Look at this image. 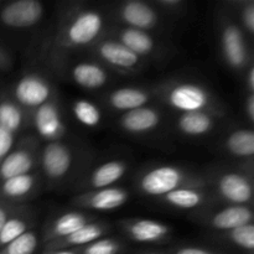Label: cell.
<instances>
[{
	"label": "cell",
	"mask_w": 254,
	"mask_h": 254,
	"mask_svg": "<svg viewBox=\"0 0 254 254\" xmlns=\"http://www.w3.org/2000/svg\"><path fill=\"white\" fill-rule=\"evenodd\" d=\"M107 17L96 7H76L62 17L55 36L54 45L62 54L89 49L104 36Z\"/></svg>",
	"instance_id": "6da1fadb"
},
{
	"label": "cell",
	"mask_w": 254,
	"mask_h": 254,
	"mask_svg": "<svg viewBox=\"0 0 254 254\" xmlns=\"http://www.w3.org/2000/svg\"><path fill=\"white\" fill-rule=\"evenodd\" d=\"M154 97L179 114L212 112L225 116L223 106L217 97L198 82L181 79L163 82L154 88Z\"/></svg>",
	"instance_id": "7a4b0ae2"
},
{
	"label": "cell",
	"mask_w": 254,
	"mask_h": 254,
	"mask_svg": "<svg viewBox=\"0 0 254 254\" xmlns=\"http://www.w3.org/2000/svg\"><path fill=\"white\" fill-rule=\"evenodd\" d=\"M188 186L208 188L206 176L178 165H156L144 170L136 179L141 195L160 198L166 193Z\"/></svg>",
	"instance_id": "3957f363"
},
{
	"label": "cell",
	"mask_w": 254,
	"mask_h": 254,
	"mask_svg": "<svg viewBox=\"0 0 254 254\" xmlns=\"http://www.w3.org/2000/svg\"><path fill=\"white\" fill-rule=\"evenodd\" d=\"M211 193L226 205L252 206L253 173L248 169H221L206 176Z\"/></svg>",
	"instance_id": "277c9868"
},
{
	"label": "cell",
	"mask_w": 254,
	"mask_h": 254,
	"mask_svg": "<svg viewBox=\"0 0 254 254\" xmlns=\"http://www.w3.org/2000/svg\"><path fill=\"white\" fill-rule=\"evenodd\" d=\"M247 36L237 20L222 15L218 21L220 50L225 64L232 71L243 73L253 64L252 51Z\"/></svg>",
	"instance_id": "5b68a950"
},
{
	"label": "cell",
	"mask_w": 254,
	"mask_h": 254,
	"mask_svg": "<svg viewBox=\"0 0 254 254\" xmlns=\"http://www.w3.org/2000/svg\"><path fill=\"white\" fill-rule=\"evenodd\" d=\"M78 156L76 149L64 140L46 143L40 149L39 169L50 186L66 183L76 169Z\"/></svg>",
	"instance_id": "8992f818"
},
{
	"label": "cell",
	"mask_w": 254,
	"mask_h": 254,
	"mask_svg": "<svg viewBox=\"0 0 254 254\" xmlns=\"http://www.w3.org/2000/svg\"><path fill=\"white\" fill-rule=\"evenodd\" d=\"M94 60L107 69L119 73H135L140 71L145 61L127 49L124 45L111 36H103L89 47Z\"/></svg>",
	"instance_id": "52a82bcc"
},
{
	"label": "cell",
	"mask_w": 254,
	"mask_h": 254,
	"mask_svg": "<svg viewBox=\"0 0 254 254\" xmlns=\"http://www.w3.org/2000/svg\"><path fill=\"white\" fill-rule=\"evenodd\" d=\"M55 94H57L56 89L51 81L39 72L24 73L11 89V98L30 113L50 101Z\"/></svg>",
	"instance_id": "ba28073f"
},
{
	"label": "cell",
	"mask_w": 254,
	"mask_h": 254,
	"mask_svg": "<svg viewBox=\"0 0 254 254\" xmlns=\"http://www.w3.org/2000/svg\"><path fill=\"white\" fill-rule=\"evenodd\" d=\"M40 145L36 138L24 136L0 164V183L39 169Z\"/></svg>",
	"instance_id": "9c48e42d"
},
{
	"label": "cell",
	"mask_w": 254,
	"mask_h": 254,
	"mask_svg": "<svg viewBox=\"0 0 254 254\" xmlns=\"http://www.w3.org/2000/svg\"><path fill=\"white\" fill-rule=\"evenodd\" d=\"M200 225L216 233L253 223L252 206L226 205L221 208H203L193 215Z\"/></svg>",
	"instance_id": "30bf717a"
},
{
	"label": "cell",
	"mask_w": 254,
	"mask_h": 254,
	"mask_svg": "<svg viewBox=\"0 0 254 254\" xmlns=\"http://www.w3.org/2000/svg\"><path fill=\"white\" fill-rule=\"evenodd\" d=\"M30 124L34 127L37 136L46 143L64 139L67 127L57 94L30 113Z\"/></svg>",
	"instance_id": "8fae6325"
},
{
	"label": "cell",
	"mask_w": 254,
	"mask_h": 254,
	"mask_svg": "<svg viewBox=\"0 0 254 254\" xmlns=\"http://www.w3.org/2000/svg\"><path fill=\"white\" fill-rule=\"evenodd\" d=\"M114 15L121 26L143 31L151 32L160 25V14L150 1L126 0L117 4Z\"/></svg>",
	"instance_id": "7c38bea8"
},
{
	"label": "cell",
	"mask_w": 254,
	"mask_h": 254,
	"mask_svg": "<svg viewBox=\"0 0 254 254\" xmlns=\"http://www.w3.org/2000/svg\"><path fill=\"white\" fill-rule=\"evenodd\" d=\"M119 226L129 240L143 245H161L173 236L170 225L150 218H128L121 221Z\"/></svg>",
	"instance_id": "4fadbf2b"
},
{
	"label": "cell",
	"mask_w": 254,
	"mask_h": 254,
	"mask_svg": "<svg viewBox=\"0 0 254 254\" xmlns=\"http://www.w3.org/2000/svg\"><path fill=\"white\" fill-rule=\"evenodd\" d=\"M130 198L128 189L122 186L83 191L72 198V205L92 211H113L126 205Z\"/></svg>",
	"instance_id": "5bb4252c"
},
{
	"label": "cell",
	"mask_w": 254,
	"mask_h": 254,
	"mask_svg": "<svg viewBox=\"0 0 254 254\" xmlns=\"http://www.w3.org/2000/svg\"><path fill=\"white\" fill-rule=\"evenodd\" d=\"M45 6L39 0H15L0 10V22L10 29H29L42 20Z\"/></svg>",
	"instance_id": "9a60e30c"
},
{
	"label": "cell",
	"mask_w": 254,
	"mask_h": 254,
	"mask_svg": "<svg viewBox=\"0 0 254 254\" xmlns=\"http://www.w3.org/2000/svg\"><path fill=\"white\" fill-rule=\"evenodd\" d=\"M108 36L116 39L144 61L161 54L160 42L148 31L119 25L109 32Z\"/></svg>",
	"instance_id": "2e32d148"
},
{
	"label": "cell",
	"mask_w": 254,
	"mask_h": 254,
	"mask_svg": "<svg viewBox=\"0 0 254 254\" xmlns=\"http://www.w3.org/2000/svg\"><path fill=\"white\" fill-rule=\"evenodd\" d=\"M42 176L40 173H30L0 183V201L24 205L22 202L31 200L41 190Z\"/></svg>",
	"instance_id": "e0dca14e"
},
{
	"label": "cell",
	"mask_w": 254,
	"mask_h": 254,
	"mask_svg": "<svg viewBox=\"0 0 254 254\" xmlns=\"http://www.w3.org/2000/svg\"><path fill=\"white\" fill-rule=\"evenodd\" d=\"M68 77L76 86L86 91H99L111 83V72L96 60L74 62L68 68Z\"/></svg>",
	"instance_id": "ac0fdd59"
},
{
	"label": "cell",
	"mask_w": 254,
	"mask_h": 254,
	"mask_svg": "<svg viewBox=\"0 0 254 254\" xmlns=\"http://www.w3.org/2000/svg\"><path fill=\"white\" fill-rule=\"evenodd\" d=\"M154 97V89L140 86H126L113 89L103 96V103L114 112H126L149 106Z\"/></svg>",
	"instance_id": "d6986e66"
},
{
	"label": "cell",
	"mask_w": 254,
	"mask_h": 254,
	"mask_svg": "<svg viewBox=\"0 0 254 254\" xmlns=\"http://www.w3.org/2000/svg\"><path fill=\"white\" fill-rule=\"evenodd\" d=\"M161 122L163 114L158 108L144 106L122 113L118 119V127L122 131L130 135H146L155 131Z\"/></svg>",
	"instance_id": "ffe728a7"
},
{
	"label": "cell",
	"mask_w": 254,
	"mask_h": 254,
	"mask_svg": "<svg viewBox=\"0 0 254 254\" xmlns=\"http://www.w3.org/2000/svg\"><path fill=\"white\" fill-rule=\"evenodd\" d=\"M159 201L175 210L200 211L207 208L215 201V197L208 188L188 186L161 196Z\"/></svg>",
	"instance_id": "44dd1931"
},
{
	"label": "cell",
	"mask_w": 254,
	"mask_h": 254,
	"mask_svg": "<svg viewBox=\"0 0 254 254\" xmlns=\"http://www.w3.org/2000/svg\"><path fill=\"white\" fill-rule=\"evenodd\" d=\"M96 221L93 215L84 211H68L64 212L61 215L55 216L54 218L47 222V225L44 228V240L45 245L54 242V241L61 240V238L67 237L71 233L76 232L83 226Z\"/></svg>",
	"instance_id": "7402d4cb"
},
{
	"label": "cell",
	"mask_w": 254,
	"mask_h": 254,
	"mask_svg": "<svg viewBox=\"0 0 254 254\" xmlns=\"http://www.w3.org/2000/svg\"><path fill=\"white\" fill-rule=\"evenodd\" d=\"M128 170L129 164L126 160L114 159V160L104 161L94 166L84 176V179H82L81 188L83 189V191H89L116 186V184L122 180Z\"/></svg>",
	"instance_id": "603a6c76"
},
{
	"label": "cell",
	"mask_w": 254,
	"mask_h": 254,
	"mask_svg": "<svg viewBox=\"0 0 254 254\" xmlns=\"http://www.w3.org/2000/svg\"><path fill=\"white\" fill-rule=\"evenodd\" d=\"M222 118V114L212 113V112L181 113L176 118V129L179 133L185 136L201 138L215 130L218 122Z\"/></svg>",
	"instance_id": "cb8c5ba5"
},
{
	"label": "cell",
	"mask_w": 254,
	"mask_h": 254,
	"mask_svg": "<svg viewBox=\"0 0 254 254\" xmlns=\"http://www.w3.org/2000/svg\"><path fill=\"white\" fill-rule=\"evenodd\" d=\"M109 231H111L109 223L96 220L81 227L76 232L71 233L67 237L54 241L49 245H45V248H50V250H77V248L89 245V243L94 242L99 238L106 237Z\"/></svg>",
	"instance_id": "d4e9b609"
},
{
	"label": "cell",
	"mask_w": 254,
	"mask_h": 254,
	"mask_svg": "<svg viewBox=\"0 0 254 254\" xmlns=\"http://www.w3.org/2000/svg\"><path fill=\"white\" fill-rule=\"evenodd\" d=\"M35 222H36V215L32 208L22 205L19 210L15 211L7 218L5 225L0 230V248L19 238L20 236L25 235L29 231L34 230Z\"/></svg>",
	"instance_id": "484cf974"
},
{
	"label": "cell",
	"mask_w": 254,
	"mask_h": 254,
	"mask_svg": "<svg viewBox=\"0 0 254 254\" xmlns=\"http://www.w3.org/2000/svg\"><path fill=\"white\" fill-rule=\"evenodd\" d=\"M223 150L233 158L252 161L254 155V133L252 128H238L226 135Z\"/></svg>",
	"instance_id": "4316f807"
},
{
	"label": "cell",
	"mask_w": 254,
	"mask_h": 254,
	"mask_svg": "<svg viewBox=\"0 0 254 254\" xmlns=\"http://www.w3.org/2000/svg\"><path fill=\"white\" fill-rule=\"evenodd\" d=\"M30 124V112L16 103L11 96L0 98V127L16 135Z\"/></svg>",
	"instance_id": "83f0119b"
},
{
	"label": "cell",
	"mask_w": 254,
	"mask_h": 254,
	"mask_svg": "<svg viewBox=\"0 0 254 254\" xmlns=\"http://www.w3.org/2000/svg\"><path fill=\"white\" fill-rule=\"evenodd\" d=\"M212 238L217 242L231 246L243 254H254V225L240 226L225 232L215 233Z\"/></svg>",
	"instance_id": "f1b7e54d"
},
{
	"label": "cell",
	"mask_w": 254,
	"mask_h": 254,
	"mask_svg": "<svg viewBox=\"0 0 254 254\" xmlns=\"http://www.w3.org/2000/svg\"><path fill=\"white\" fill-rule=\"evenodd\" d=\"M71 112L74 119L87 128H98L103 122V111L91 99H74L71 104Z\"/></svg>",
	"instance_id": "f546056e"
},
{
	"label": "cell",
	"mask_w": 254,
	"mask_h": 254,
	"mask_svg": "<svg viewBox=\"0 0 254 254\" xmlns=\"http://www.w3.org/2000/svg\"><path fill=\"white\" fill-rule=\"evenodd\" d=\"M39 233L31 230L0 248V254H34L39 247Z\"/></svg>",
	"instance_id": "4dcf8cb0"
},
{
	"label": "cell",
	"mask_w": 254,
	"mask_h": 254,
	"mask_svg": "<svg viewBox=\"0 0 254 254\" xmlns=\"http://www.w3.org/2000/svg\"><path fill=\"white\" fill-rule=\"evenodd\" d=\"M227 4L237 10V22L250 39L254 35V1L253 0H228Z\"/></svg>",
	"instance_id": "1f68e13d"
},
{
	"label": "cell",
	"mask_w": 254,
	"mask_h": 254,
	"mask_svg": "<svg viewBox=\"0 0 254 254\" xmlns=\"http://www.w3.org/2000/svg\"><path fill=\"white\" fill-rule=\"evenodd\" d=\"M76 251L79 254H121L124 251V243L113 237H102Z\"/></svg>",
	"instance_id": "d6a6232c"
},
{
	"label": "cell",
	"mask_w": 254,
	"mask_h": 254,
	"mask_svg": "<svg viewBox=\"0 0 254 254\" xmlns=\"http://www.w3.org/2000/svg\"><path fill=\"white\" fill-rule=\"evenodd\" d=\"M153 6L160 12L168 15H179L185 11L188 2L185 0H153L150 1Z\"/></svg>",
	"instance_id": "836d02e7"
},
{
	"label": "cell",
	"mask_w": 254,
	"mask_h": 254,
	"mask_svg": "<svg viewBox=\"0 0 254 254\" xmlns=\"http://www.w3.org/2000/svg\"><path fill=\"white\" fill-rule=\"evenodd\" d=\"M168 253L169 254H230L226 252H221V251L211 250V248H207V247H201V246H190V245L176 246V247L171 248Z\"/></svg>",
	"instance_id": "e575fe53"
},
{
	"label": "cell",
	"mask_w": 254,
	"mask_h": 254,
	"mask_svg": "<svg viewBox=\"0 0 254 254\" xmlns=\"http://www.w3.org/2000/svg\"><path fill=\"white\" fill-rule=\"evenodd\" d=\"M15 136L12 133L7 131L6 129L0 127V164L2 163L7 154L11 151L15 145Z\"/></svg>",
	"instance_id": "d590c367"
},
{
	"label": "cell",
	"mask_w": 254,
	"mask_h": 254,
	"mask_svg": "<svg viewBox=\"0 0 254 254\" xmlns=\"http://www.w3.org/2000/svg\"><path fill=\"white\" fill-rule=\"evenodd\" d=\"M22 205H12V203L4 202V201H0V230L2 228V226L5 225V222L7 221V218L15 212V211L19 210Z\"/></svg>",
	"instance_id": "8d00e7d4"
},
{
	"label": "cell",
	"mask_w": 254,
	"mask_h": 254,
	"mask_svg": "<svg viewBox=\"0 0 254 254\" xmlns=\"http://www.w3.org/2000/svg\"><path fill=\"white\" fill-rule=\"evenodd\" d=\"M245 114L250 123L254 121V93H246L245 96Z\"/></svg>",
	"instance_id": "74e56055"
},
{
	"label": "cell",
	"mask_w": 254,
	"mask_h": 254,
	"mask_svg": "<svg viewBox=\"0 0 254 254\" xmlns=\"http://www.w3.org/2000/svg\"><path fill=\"white\" fill-rule=\"evenodd\" d=\"M246 93H254V66L253 64L245 72Z\"/></svg>",
	"instance_id": "f35d334b"
},
{
	"label": "cell",
	"mask_w": 254,
	"mask_h": 254,
	"mask_svg": "<svg viewBox=\"0 0 254 254\" xmlns=\"http://www.w3.org/2000/svg\"><path fill=\"white\" fill-rule=\"evenodd\" d=\"M41 254H79L76 250H50L45 248V251Z\"/></svg>",
	"instance_id": "ab89813d"
},
{
	"label": "cell",
	"mask_w": 254,
	"mask_h": 254,
	"mask_svg": "<svg viewBox=\"0 0 254 254\" xmlns=\"http://www.w3.org/2000/svg\"><path fill=\"white\" fill-rule=\"evenodd\" d=\"M10 62H11L10 57L7 56V54L4 51V49L0 47V67H1V68H5V67L9 66Z\"/></svg>",
	"instance_id": "60d3db41"
},
{
	"label": "cell",
	"mask_w": 254,
	"mask_h": 254,
	"mask_svg": "<svg viewBox=\"0 0 254 254\" xmlns=\"http://www.w3.org/2000/svg\"><path fill=\"white\" fill-rule=\"evenodd\" d=\"M140 254H169V253H160V252H150V253H140Z\"/></svg>",
	"instance_id": "b9f144b4"
}]
</instances>
